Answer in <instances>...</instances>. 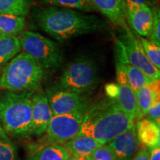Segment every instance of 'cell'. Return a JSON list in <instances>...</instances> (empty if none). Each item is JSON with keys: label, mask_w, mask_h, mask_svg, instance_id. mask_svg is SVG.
<instances>
[{"label": "cell", "mask_w": 160, "mask_h": 160, "mask_svg": "<svg viewBox=\"0 0 160 160\" xmlns=\"http://www.w3.org/2000/svg\"><path fill=\"white\" fill-rule=\"evenodd\" d=\"M34 19L40 28L60 42L103 28L102 20L95 16L55 6L37 10Z\"/></svg>", "instance_id": "1"}, {"label": "cell", "mask_w": 160, "mask_h": 160, "mask_svg": "<svg viewBox=\"0 0 160 160\" xmlns=\"http://www.w3.org/2000/svg\"><path fill=\"white\" fill-rule=\"evenodd\" d=\"M134 120L119 107L115 99L108 97L87 109L79 134L105 145L134 125Z\"/></svg>", "instance_id": "2"}, {"label": "cell", "mask_w": 160, "mask_h": 160, "mask_svg": "<svg viewBox=\"0 0 160 160\" xmlns=\"http://www.w3.org/2000/svg\"><path fill=\"white\" fill-rule=\"evenodd\" d=\"M34 92L7 91L0 96V123L6 133L19 138L30 137Z\"/></svg>", "instance_id": "3"}, {"label": "cell", "mask_w": 160, "mask_h": 160, "mask_svg": "<svg viewBox=\"0 0 160 160\" xmlns=\"http://www.w3.org/2000/svg\"><path fill=\"white\" fill-rule=\"evenodd\" d=\"M45 70L28 53H20L2 68L0 88L8 91H40Z\"/></svg>", "instance_id": "4"}, {"label": "cell", "mask_w": 160, "mask_h": 160, "mask_svg": "<svg viewBox=\"0 0 160 160\" xmlns=\"http://www.w3.org/2000/svg\"><path fill=\"white\" fill-rule=\"evenodd\" d=\"M21 48L33 57L44 69H54L63 62V53L55 42L39 33L26 31L19 38Z\"/></svg>", "instance_id": "5"}, {"label": "cell", "mask_w": 160, "mask_h": 160, "mask_svg": "<svg viewBox=\"0 0 160 160\" xmlns=\"http://www.w3.org/2000/svg\"><path fill=\"white\" fill-rule=\"evenodd\" d=\"M97 82V67L86 57L78 58L70 63L59 79L61 88L79 94L92 91Z\"/></svg>", "instance_id": "6"}, {"label": "cell", "mask_w": 160, "mask_h": 160, "mask_svg": "<svg viewBox=\"0 0 160 160\" xmlns=\"http://www.w3.org/2000/svg\"><path fill=\"white\" fill-rule=\"evenodd\" d=\"M87 108L72 113L53 116L45 132L48 145H61L79 134Z\"/></svg>", "instance_id": "7"}, {"label": "cell", "mask_w": 160, "mask_h": 160, "mask_svg": "<svg viewBox=\"0 0 160 160\" xmlns=\"http://www.w3.org/2000/svg\"><path fill=\"white\" fill-rule=\"evenodd\" d=\"M45 93L53 116L72 113L87 108L85 98L79 93L57 88H50Z\"/></svg>", "instance_id": "8"}, {"label": "cell", "mask_w": 160, "mask_h": 160, "mask_svg": "<svg viewBox=\"0 0 160 160\" xmlns=\"http://www.w3.org/2000/svg\"><path fill=\"white\" fill-rule=\"evenodd\" d=\"M32 120L30 136H41L45 133L53 117V112L45 92L35 91L32 97Z\"/></svg>", "instance_id": "9"}, {"label": "cell", "mask_w": 160, "mask_h": 160, "mask_svg": "<svg viewBox=\"0 0 160 160\" xmlns=\"http://www.w3.org/2000/svg\"><path fill=\"white\" fill-rule=\"evenodd\" d=\"M108 145L117 160H131L139 148L135 125L112 139Z\"/></svg>", "instance_id": "10"}, {"label": "cell", "mask_w": 160, "mask_h": 160, "mask_svg": "<svg viewBox=\"0 0 160 160\" xmlns=\"http://www.w3.org/2000/svg\"><path fill=\"white\" fill-rule=\"evenodd\" d=\"M97 11H99L111 22L125 28L126 9L123 0H90Z\"/></svg>", "instance_id": "11"}, {"label": "cell", "mask_w": 160, "mask_h": 160, "mask_svg": "<svg viewBox=\"0 0 160 160\" xmlns=\"http://www.w3.org/2000/svg\"><path fill=\"white\" fill-rule=\"evenodd\" d=\"M153 10L148 5H144L133 11L126 12L128 19L132 29L140 37H148L153 24Z\"/></svg>", "instance_id": "12"}, {"label": "cell", "mask_w": 160, "mask_h": 160, "mask_svg": "<svg viewBox=\"0 0 160 160\" xmlns=\"http://www.w3.org/2000/svg\"><path fill=\"white\" fill-rule=\"evenodd\" d=\"M137 138L140 143L152 148L159 145V125L149 119H140L135 125Z\"/></svg>", "instance_id": "13"}, {"label": "cell", "mask_w": 160, "mask_h": 160, "mask_svg": "<svg viewBox=\"0 0 160 160\" xmlns=\"http://www.w3.org/2000/svg\"><path fill=\"white\" fill-rule=\"evenodd\" d=\"M73 157H88L89 154L102 145L97 140L85 135L78 134L62 145Z\"/></svg>", "instance_id": "14"}, {"label": "cell", "mask_w": 160, "mask_h": 160, "mask_svg": "<svg viewBox=\"0 0 160 160\" xmlns=\"http://www.w3.org/2000/svg\"><path fill=\"white\" fill-rule=\"evenodd\" d=\"M115 99L119 107L135 119L143 118L138 108L135 91L128 83L118 84V93Z\"/></svg>", "instance_id": "15"}, {"label": "cell", "mask_w": 160, "mask_h": 160, "mask_svg": "<svg viewBox=\"0 0 160 160\" xmlns=\"http://www.w3.org/2000/svg\"><path fill=\"white\" fill-rule=\"evenodd\" d=\"M138 108L143 117L151 105L159 100V80L152 82L149 85L141 88L135 91Z\"/></svg>", "instance_id": "16"}, {"label": "cell", "mask_w": 160, "mask_h": 160, "mask_svg": "<svg viewBox=\"0 0 160 160\" xmlns=\"http://www.w3.org/2000/svg\"><path fill=\"white\" fill-rule=\"evenodd\" d=\"M21 50L19 38L0 34V69L19 54Z\"/></svg>", "instance_id": "17"}, {"label": "cell", "mask_w": 160, "mask_h": 160, "mask_svg": "<svg viewBox=\"0 0 160 160\" xmlns=\"http://www.w3.org/2000/svg\"><path fill=\"white\" fill-rule=\"evenodd\" d=\"M25 27L24 17L0 14V34L17 37L22 33Z\"/></svg>", "instance_id": "18"}, {"label": "cell", "mask_w": 160, "mask_h": 160, "mask_svg": "<svg viewBox=\"0 0 160 160\" xmlns=\"http://www.w3.org/2000/svg\"><path fill=\"white\" fill-rule=\"evenodd\" d=\"M69 157L68 152L62 145L51 144L38 150L28 160H68Z\"/></svg>", "instance_id": "19"}, {"label": "cell", "mask_w": 160, "mask_h": 160, "mask_svg": "<svg viewBox=\"0 0 160 160\" xmlns=\"http://www.w3.org/2000/svg\"><path fill=\"white\" fill-rule=\"evenodd\" d=\"M31 0H0V14L25 17L31 9Z\"/></svg>", "instance_id": "20"}, {"label": "cell", "mask_w": 160, "mask_h": 160, "mask_svg": "<svg viewBox=\"0 0 160 160\" xmlns=\"http://www.w3.org/2000/svg\"><path fill=\"white\" fill-rule=\"evenodd\" d=\"M125 71L127 77L128 84L136 91L141 88L149 85L152 82L142 71L130 65H125Z\"/></svg>", "instance_id": "21"}, {"label": "cell", "mask_w": 160, "mask_h": 160, "mask_svg": "<svg viewBox=\"0 0 160 160\" xmlns=\"http://www.w3.org/2000/svg\"><path fill=\"white\" fill-rule=\"evenodd\" d=\"M49 5H57L72 10H78L85 12L97 11L90 0H43Z\"/></svg>", "instance_id": "22"}, {"label": "cell", "mask_w": 160, "mask_h": 160, "mask_svg": "<svg viewBox=\"0 0 160 160\" xmlns=\"http://www.w3.org/2000/svg\"><path fill=\"white\" fill-rule=\"evenodd\" d=\"M142 47L145 51L146 57L149 61L157 68L160 69V46H158L148 39L138 35Z\"/></svg>", "instance_id": "23"}, {"label": "cell", "mask_w": 160, "mask_h": 160, "mask_svg": "<svg viewBox=\"0 0 160 160\" xmlns=\"http://www.w3.org/2000/svg\"><path fill=\"white\" fill-rule=\"evenodd\" d=\"M88 157L89 160H117L114 152L108 144L97 148Z\"/></svg>", "instance_id": "24"}, {"label": "cell", "mask_w": 160, "mask_h": 160, "mask_svg": "<svg viewBox=\"0 0 160 160\" xmlns=\"http://www.w3.org/2000/svg\"><path fill=\"white\" fill-rule=\"evenodd\" d=\"M153 24L148 36V40L155 45L160 46V12L159 10L155 8L153 9Z\"/></svg>", "instance_id": "25"}, {"label": "cell", "mask_w": 160, "mask_h": 160, "mask_svg": "<svg viewBox=\"0 0 160 160\" xmlns=\"http://www.w3.org/2000/svg\"><path fill=\"white\" fill-rule=\"evenodd\" d=\"M0 160H17V148L11 141L0 139Z\"/></svg>", "instance_id": "26"}, {"label": "cell", "mask_w": 160, "mask_h": 160, "mask_svg": "<svg viewBox=\"0 0 160 160\" xmlns=\"http://www.w3.org/2000/svg\"><path fill=\"white\" fill-rule=\"evenodd\" d=\"M115 55L116 61H117L116 64H119L123 66L129 65L125 47L119 39L116 40L115 42Z\"/></svg>", "instance_id": "27"}, {"label": "cell", "mask_w": 160, "mask_h": 160, "mask_svg": "<svg viewBox=\"0 0 160 160\" xmlns=\"http://www.w3.org/2000/svg\"><path fill=\"white\" fill-rule=\"evenodd\" d=\"M147 119H149L152 121L155 122L159 125V118H160V101L155 102L151 107L150 108L147 113H146Z\"/></svg>", "instance_id": "28"}, {"label": "cell", "mask_w": 160, "mask_h": 160, "mask_svg": "<svg viewBox=\"0 0 160 160\" xmlns=\"http://www.w3.org/2000/svg\"><path fill=\"white\" fill-rule=\"evenodd\" d=\"M126 12L133 11L139 8L147 5V0H123Z\"/></svg>", "instance_id": "29"}, {"label": "cell", "mask_w": 160, "mask_h": 160, "mask_svg": "<svg viewBox=\"0 0 160 160\" xmlns=\"http://www.w3.org/2000/svg\"><path fill=\"white\" fill-rule=\"evenodd\" d=\"M131 160H150V152L146 148L138 150Z\"/></svg>", "instance_id": "30"}, {"label": "cell", "mask_w": 160, "mask_h": 160, "mask_svg": "<svg viewBox=\"0 0 160 160\" xmlns=\"http://www.w3.org/2000/svg\"><path fill=\"white\" fill-rule=\"evenodd\" d=\"M105 91L109 98L115 99L118 93V85H116V84L113 83L108 84V85H106Z\"/></svg>", "instance_id": "31"}, {"label": "cell", "mask_w": 160, "mask_h": 160, "mask_svg": "<svg viewBox=\"0 0 160 160\" xmlns=\"http://www.w3.org/2000/svg\"><path fill=\"white\" fill-rule=\"evenodd\" d=\"M150 152V160H160V147L156 146L151 148Z\"/></svg>", "instance_id": "32"}, {"label": "cell", "mask_w": 160, "mask_h": 160, "mask_svg": "<svg viewBox=\"0 0 160 160\" xmlns=\"http://www.w3.org/2000/svg\"><path fill=\"white\" fill-rule=\"evenodd\" d=\"M0 139L6 140V141H11L9 139V137H8V134L6 133V132L4 131L1 123H0Z\"/></svg>", "instance_id": "33"}, {"label": "cell", "mask_w": 160, "mask_h": 160, "mask_svg": "<svg viewBox=\"0 0 160 160\" xmlns=\"http://www.w3.org/2000/svg\"><path fill=\"white\" fill-rule=\"evenodd\" d=\"M68 160H89L88 157H73L70 156Z\"/></svg>", "instance_id": "34"}]
</instances>
